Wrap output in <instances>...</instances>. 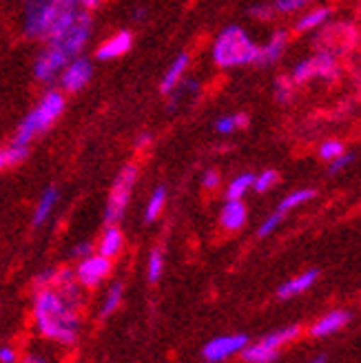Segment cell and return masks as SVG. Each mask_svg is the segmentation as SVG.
I'll use <instances>...</instances> for the list:
<instances>
[{"instance_id":"cell-1","label":"cell","mask_w":361,"mask_h":363,"mask_svg":"<svg viewBox=\"0 0 361 363\" xmlns=\"http://www.w3.org/2000/svg\"><path fill=\"white\" fill-rule=\"evenodd\" d=\"M80 288H38L33 299L35 328L47 339L60 343H76L80 333Z\"/></svg>"},{"instance_id":"cell-2","label":"cell","mask_w":361,"mask_h":363,"mask_svg":"<svg viewBox=\"0 0 361 363\" xmlns=\"http://www.w3.org/2000/svg\"><path fill=\"white\" fill-rule=\"evenodd\" d=\"M257 56H260V45L252 43L250 35L238 25L226 27L224 31H220L218 38H215L213 60L222 69L257 65Z\"/></svg>"},{"instance_id":"cell-3","label":"cell","mask_w":361,"mask_h":363,"mask_svg":"<svg viewBox=\"0 0 361 363\" xmlns=\"http://www.w3.org/2000/svg\"><path fill=\"white\" fill-rule=\"evenodd\" d=\"M65 111V96L60 91H47L43 100L35 104L31 111L25 116V120L18 126V131L13 135V144H21V147H29V142L47 131L49 126L56 122Z\"/></svg>"},{"instance_id":"cell-4","label":"cell","mask_w":361,"mask_h":363,"mask_svg":"<svg viewBox=\"0 0 361 363\" xmlns=\"http://www.w3.org/2000/svg\"><path fill=\"white\" fill-rule=\"evenodd\" d=\"M135 179H138V167L135 164H126L120 169V173L116 175L111 191H109V199H106V224H116L122 220V215L129 206V199L135 186Z\"/></svg>"},{"instance_id":"cell-5","label":"cell","mask_w":361,"mask_h":363,"mask_svg":"<svg viewBox=\"0 0 361 363\" xmlns=\"http://www.w3.org/2000/svg\"><path fill=\"white\" fill-rule=\"evenodd\" d=\"M339 76V58L331 51L319 49L315 56L301 60L291 74L293 84H304L311 80H335Z\"/></svg>"},{"instance_id":"cell-6","label":"cell","mask_w":361,"mask_h":363,"mask_svg":"<svg viewBox=\"0 0 361 363\" xmlns=\"http://www.w3.org/2000/svg\"><path fill=\"white\" fill-rule=\"evenodd\" d=\"M89 35H91V16H89V11L80 9L74 21L69 23V27L58 35L56 40H51L49 45L58 47L65 56L71 60V58H76L82 53Z\"/></svg>"},{"instance_id":"cell-7","label":"cell","mask_w":361,"mask_h":363,"mask_svg":"<svg viewBox=\"0 0 361 363\" xmlns=\"http://www.w3.org/2000/svg\"><path fill=\"white\" fill-rule=\"evenodd\" d=\"M321 33L317 35V45L323 51H331L339 58L341 53L350 51L357 45V27L352 23H326L323 27H319Z\"/></svg>"},{"instance_id":"cell-8","label":"cell","mask_w":361,"mask_h":363,"mask_svg":"<svg viewBox=\"0 0 361 363\" xmlns=\"http://www.w3.org/2000/svg\"><path fill=\"white\" fill-rule=\"evenodd\" d=\"M80 11L78 0H47V16H45V35L43 40L51 43L69 27L76 13Z\"/></svg>"},{"instance_id":"cell-9","label":"cell","mask_w":361,"mask_h":363,"mask_svg":"<svg viewBox=\"0 0 361 363\" xmlns=\"http://www.w3.org/2000/svg\"><path fill=\"white\" fill-rule=\"evenodd\" d=\"M91 76H94V65L91 60H87L82 56H76L71 58L65 69L60 71V84L65 91H71V94H76V91L84 89L89 82H91Z\"/></svg>"},{"instance_id":"cell-10","label":"cell","mask_w":361,"mask_h":363,"mask_svg":"<svg viewBox=\"0 0 361 363\" xmlns=\"http://www.w3.org/2000/svg\"><path fill=\"white\" fill-rule=\"evenodd\" d=\"M109 272H111V259L98 252V255L82 257V262L78 264V270H76V279L84 288H94L109 277Z\"/></svg>"},{"instance_id":"cell-11","label":"cell","mask_w":361,"mask_h":363,"mask_svg":"<svg viewBox=\"0 0 361 363\" xmlns=\"http://www.w3.org/2000/svg\"><path fill=\"white\" fill-rule=\"evenodd\" d=\"M67 62H69V58L65 56V53L58 47L49 45L47 49H43L38 53V58H35L33 74L40 82H53L60 76V71L65 69Z\"/></svg>"},{"instance_id":"cell-12","label":"cell","mask_w":361,"mask_h":363,"mask_svg":"<svg viewBox=\"0 0 361 363\" xmlns=\"http://www.w3.org/2000/svg\"><path fill=\"white\" fill-rule=\"evenodd\" d=\"M246 343H248L246 335H224V337L209 341L206 346L202 348V354L211 363H220V361H226L233 354H240Z\"/></svg>"},{"instance_id":"cell-13","label":"cell","mask_w":361,"mask_h":363,"mask_svg":"<svg viewBox=\"0 0 361 363\" xmlns=\"http://www.w3.org/2000/svg\"><path fill=\"white\" fill-rule=\"evenodd\" d=\"M45 16H47V0H25L23 9V31L29 38H40L45 35Z\"/></svg>"},{"instance_id":"cell-14","label":"cell","mask_w":361,"mask_h":363,"mask_svg":"<svg viewBox=\"0 0 361 363\" xmlns=\"http://www.w3.org/2000/svg\"><path fill=\"white\" fill-rule=\"evenodd\" d=\"M131 45H133V35H131L129 31H120V33L111 35L109 40L102 43V45L98 47V53H96V56H98L100 60H113V58L124 56V53L131 49Z\"/></svg>"},{"instance_id":"cell-15","label":"cell","mask_w":361,"mask_h":363,"mask_svg":"<svg viewBox=\"0 0 361 363\" xmlns=\"http://www.w3.org/2000/svg\"><path fill=\"white\" fill-rule=\"evenodd\" d=\"M317 277H319V270H315V268L306 270V272H301V275H297V277H293V279H288L286 284H282L279 290H277V295H279L282 299L297 297V295L306 293L309 288H313L315 281H317Z\"/></svg>"},{"instance_id":"cell-16","label":"cell","mask_w":361,"mask_h":363,"mask_svg":"<svg viewBox=\"0 0 361 363\" xmlns=\"http://www.w3.org/2000/svg\"><path fill=\"white\" fill-rule=\"evenodd\" d=\"M288 47V33L286 31H275L273 35L268 38V43L264 47H260V56H257V65H273L277 62Z\"/></svg>"},{"instance_id":"cell-17","label":"cell","mask_w":361,"mask_h":363,"mask_svg":"<svg viewBox=\"0 0 361 363\" xmlns=\"http://www.w3.org/2000/svg\"><path fill=\"white\" fill-rule=\"evenodd\" d=\"M350 321V313L348 311H333L328 315H323L313 328H311V335L313 337H328V335H335L339 333L344 325H348Z\"/></svg>"},{"instance_id":"cell-18","label":"cell","mask_w":361,"mask_h":363,"mask_svg":"<svg viewBox=\"0 0 361 363\" xmlns=\"http://www.w3.org/2000/svg\"><path fill=\"white\" fill-rule=\"evenodd\" d=\"M248 211L242 199H226V204L220 213V222L226 230H240L246 224Z\"/></svg>"},{"instance_id":"cell-19","label":"cell","mask_w":361,"mask_h":363,"mask_svg":"<svg viewBox=\"0 0 361 363\" xmlns=\"http://www.w3.org/2000/svg\"><path fill=\"white\" fill-rule=\"evenodd\" d=\"M187 69H189V56L187 53H179V56L171 62V67L167 69V74L162 76V82H160V89L162 94H171V91L177 86V82L187 76Z\"/></svg>"},{"instance_id":"cell-20","label":"cell","mask_w":361,"mask_h":363,"mask_svg":"<svg viewBox=\"0 0 361 363\" xmlns=\"http://www.w3.org/2000/svg\"><path fill=\"white\" fill-rule=\"evenodd\" d=\"M122 246H124V235H122V230L116 224H109V226H106V230L102 233L100 244H98L100 255L113 259L116 255H120Z\"/></svg>"},{"instance_id":"cell-21","label":"cell","mask_w":361,"mask_h":363,"mask_svg":"<svg viewBox=\"0 0 361 363\" xmlns=\"http://www.w3.org/2000/svg\"><path fill=\"white\" fill-rule=\"evenodd\" d=\"M58 199H60V193L56 186H49L43 193V197L38 199V206H35V213H33V226H43L49 220V215L58 206Z\"/></svg>"},{"instance_id":"cell-22","label":"cell","mask_w":361,"mask_h":363,"mask_svg":"<svg viewBox=\"0 0 361 363\" xmlns=\"http://www.w3.org/2000/svg\"><path fill=\"white\" fill-rule=\"evenodd\" d=\"M331 16H333V9L331 7H315V9H311V11H306L299 21H297V25H295V29L297 31H315V29H319V27H323L328 21H331Z\"/></svg>"},{"instance_id":"cell-23","label":"cell","mask_w":361,"mask_h":363,"mask_svg":"<svg viewBox=\"0 0 361 363\" xmlns=\"http://www.w3.org/2000/svg\"><path fill=\"white\" fill-rule=\"evenodd\" d=\"M277 354H279V350L266 346L264 341L252 343L250 348H248V343H246V346L242 348V357L248 363H273L277 359Z\"/></svg>"},{"instance_id":"cell-24","label":"cell","mask_w":361,"mask_h":363,"mask_svg":"<svg viewBox=\"0 0 361 363\" xmlns=\"http://www.w3.org/2000/svg\"><path fill=\"white\" fill-rule=\"evenodd\" d=\"M248 126V116L246 113H228V116H222L215 122V131L220 135H231L240 129H246Z\"/></svg>"},{"instance_id":"cell-25","label":"cell","mask_w":361,"mask_h":363,"mask_svg":"<svg viewBox=\"0 0 361 363\" xmlns=\"http://www.w3.org/2000/svg\"><path fill=\"white\" fill-rule=\"evenodd\" d=\"M315 195H317L315 189H299V191H293L291 195L282 199L279 206H277V211H279L282 215H286V213L295 211L297 206H301V204H306V202H311V199H313Z\"/></svg>"},{"instance_id":"cell-26","label":"cell","mask_w":361,"mask_h":363,"mask_svg":"<svg viewBox=\"0 0 361 363\" xmlns=\"http://www.w3.org/2000/svg\"><path fill=\"white\" fill-rule=\"evenodd\" d=\"M165 204H167V189L165 186H157L151 197H149V202H147V211H144V220L147 222H155L157 217L162 215V211H165Z\"/></svg>"},{"instance_id":"cell-27","label":"cell","mask_w":361,"mask_h":363,"mask_svg":"<svg viewBox=\"0 0 361 363\" xmlns=\"http://www.w3.org/2000/svg\"><path fill=\"white\" fill-rule=\"evenodd\" d=\"M252 173H242L235 179H231V184L226 186V199H242L250 189H252Z\"/></svg>"},{"instance_id":"cell-28","label":"cell","mask_w":361,"mask_h":363,"mask_svg":"<svg viewBox=\"0 0 361 363\" xmlns=\"http://www.w3.org/2000/svg\"><path fill=\"white\" fill-rule=\"evenodd\" d=\"M297 335H299V325H288V328H282V330H277V333H270V335H266L262 341L266 343V346H270V348L279 350V348L284 346V343L293 341Z\"/></svg>"},{"instance_id":"cell-29","label":"cell","mask_w":361,"mask_h":363,"mask_svg":"<svg viewBox=\"0 0 361 363\" xmlns=\"http://www.w3.org/2000/svg\"><path fill=\"white\" fill-rule=\"evenodd\" d=\"M120 301H122V284H113V286L109 288V293H106L104 301H102L100 315H102V317H109V315L116 311V308L120 306Z\"/></svg>"},{"instance_id":"cell-30","label":"cell","mask_w":361,"mask_h":363,"mask_svg":"<svg viewBox=\"0 0 361 363\" xmlns=\"http://www.w3.org/2000/svg\"><path fill=\"white\" fill-rule=\"evenodd\" d=\"M162 272H165V255H162L160 248H155L149 255V264H147V277H149V281L155 284L162 277Z\"/></svg>"},{"instance_id":"cell-31","label":"cell","mask_w":361,"mask_h":363,"mask_svg":"<svg viewBox=\"0 0 361 363\" xmlns=\"http://www.w3.org/2000/svg\"><path fill=\"white\" fill-rule=\"evenodd\" d=\"M277 179H279L277 171H273V169L262 171L260 175L252 177V189H255L257 193H266V191H270L277 184Z\"/></svg>"},{"instance_id":"cell-32","label":"cell","mask_w":361,"mask_h":363,"mask_svg":"<svg viewBox=\"0 0 361 363\" xmlns=\"http://www.w3.org/2000/svg\"><path fill=\"white\" fill-rule=\"evenodd\" d=\"M341 153H346V144L341 140H326L319 147V157L326 160V162H333L335 157H339Z\"/></svg>"},{"instance_id":"cell-33","label":"cell","mask_w":361,"mask_h":363,"mask_svg":"<svg viewBox=\"0 0 361 363\" xmlns=\"http://www.w3.org/2000/svg\"><path fill=\"white\" fill-rule=\"evenodd\" d=\"M311 3L313 0H273V9L275 13H297Z\"/></svg>"},{"instance_id":"cell-34","label":"cell","mask_w":361,"mask_h":363,"mask_svg":"<svg viewBox=\"0 0 361 363\" xmlns=\"http://www.w3.org/2000/svg\"><path fill=\"white\" fill-rule=\"evenodd\" d=\"M275 98L282 104L291 102V98H293V80H291V76H288V78L282 76V78L275 80Z\"/></svg>"},{"instance_id":"cell-35","label":"cell","mask_w":361,"mask_h":363,"mask_svg":"<svg viewBox=\"0 0 361 363\" xmlns=\"http://www.w3.org/2000/svg\"><path fill=\"white\" fill-rule=\"evenodd\" d=\"M248 13L255 18V21L266 23V21H270V18L275 16V9H273V3H255L248 9Z\"/></svg>"},{"instance_id":"cell-36","label":"cell","mask_w":361,"mask_h":363,"mask_svg":"<svg viewBox=\"0 0 361 363\" xmlns=\"http://www.w3.org/2000/svg\"><path fill=\"white\" fill-rule=\"evenodd\" d=\"M5 155V164H18V162H23L27 157V147H21V144H9V147L3 151Z\"/></svg>"},{"instance_id":"cell-37","label":"cell","mask_w":361,"mask_h":363,"mask_svg":"<svg viewBox=\"0 0 361 363\" xmlns=\"http://www.w3.org/2000/svg\"><path fill=\"white\" fill-rule=\"evenodd\" d=\"M282 220H284V215H282L279 211H275L273 215H268L266 220H264V224L260 226L257 235H260V238H266V235H270V233H273V230L282 224Z\"/></svg>"},{"instance_id":"cell-38","label":"cell","mask_w":361,"mask_h":363,"mask_svg":"<svg viewBox=\"0 0 361 363\" xmlns=\"http://www.w3.org/2000/svg\"><path fill=\"white\" fill-rule=\"evenodd\" d=\"M355 162V155L352 153H341L339 157H335L333 162H331V173L335 175V173H341L344 169H348L350 164Z\"/></svg>"},{"instance_id":"cell-39","label":"cell","mask_w":361,"mask_h":363,"mask_svg":"<svg viewBox=\"0 0 361 363\" xmlns=\"http://www.w3.org/2000/svg\"><path fill=\"white\" fill-rule=\"evenodd\" d=\"M218 184H220V173L215 171V169L204 171V175H202V186L204 189H218Z\"/></svg>"},{"instance_id":"cell-40","label":"cell","mask_w":361,"mask_h":363,"mask_svg":"<svg viewBox=\"0 0 361 363\" xmlns=\"http://www.w3.org/2000/svg\"><path fill=\"white\" fill-rule=\"evenodd\" d=\"M91 250H94V246H91V242H80L78 246H74V257H87V255H91Z\"/></svg>"},{"instance_id":"cell-41","label":"cell","mask_w":361,"mask_h":363,"mask_svg":"<svg viewBox=\"0 0 361 363\" xmlns=\"http://www.w3.org/2000/svg\"><path fill=\"white\" fill-rule=\"evenodd\" d=\"M0 363H16V350L11 346L0 348Z\"/></svg>"},{"instance_id":"cell-42","label":"cell","mask_w":361,"mask_h":363,"mask_svg":"<svg viewBox=\"0 0 361 363\" xmlns=\"http://www.w3.org/2000/svg\"><path fill=\"white\" fill-rule=\"evenodd\" d=\"M100 3H102V0H78L80 9H84V11H89V9H96Z\"/></svg>"},{"instance_id":"cell-43","label":"cell","mask_w":361,"mask_h":363,"mask_svg":"<svg viewBox=\"0 0 361 363\" xmlns=\"http://www.w3.org/2000/svg\"><path fill=\"white\" fill-rule=\"evenodd\" d=\"M149 142H151V135L149 133H140L138 135V147H147Z\"/></svg>"},{"instance_id":"cell-44","label":"cell","mask_w":361,"mask_h":363,"mask_svg":"<svg viewBox=\"0 0 361 363\" xmlns=\"http://www.w3.org/2000/svg\"><path fill=\"white\" fill-rule=\"evenodd\" d=\"M23 363H47L45 359H40V357H27Z\"/></svg>"},{"instance_id":"cell-45","label":"cell","mask_w":361,"mask_h":363,"mask_svg":"<svg viewBox=\"0 0 361 363\" xmlns=\"http://www.w3.org/2000/svg\"><path fill=\"white\" fill-rule=\"evenodd\" d=\"M144 16H147V11H144V9H135L133 11V18H144Z\"/></svg>"},{"instance_id":"cell-46","label":"cell","mask_w":361,"mask_h":363,"mask_svg":"<svg viewBox=\"0 0 361 363\" xmlns=\"http://www.w3.org/2000/svg\"><path fill=\"white\" fill-rule=\"evenodd\" d=\"M3 167H7V164H5V155H3V151H0V169H3Z\"/></svg>"},{"instance_id":"cell-47","label":"cell","mask_w":361,"mask_h":363,"mask_svg":"<svg viewBox=\"0 0 361 363\" xmlns=\"http://www.w3.org/2000/svg\"><path fill=\"white\" fill-rule=\"evenodd\" d=\"M311 363H326V359H323V357H317V359H313Z\"/></svg>"}]
</instances>
